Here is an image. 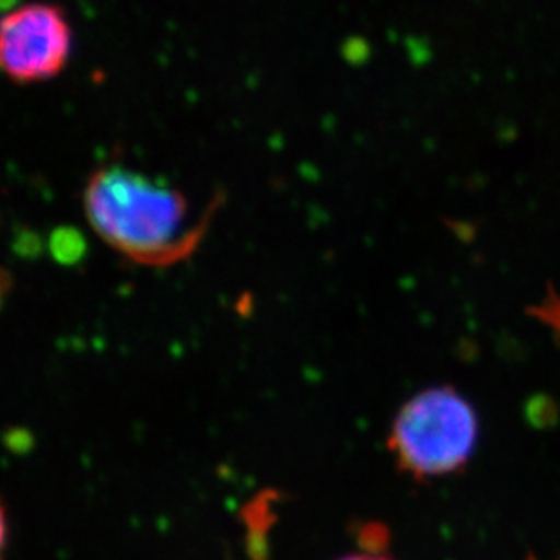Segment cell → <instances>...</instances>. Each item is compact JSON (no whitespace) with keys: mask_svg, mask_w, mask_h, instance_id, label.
Returning <instances> with one entry per match:
<instances>
[{"mask_svg":"<svg viewBox=\"0 0 560 560\" xmlns=\"http://www.w3.org/2000/svg\"><path fill=\"white\" fill-rule=\"evenodd\" d=\"M84 210L104 243L144 266L186 259L210 221L208 215L199 226L188 228L183 194L122 166L93 173L84 191Z\"/></svg>","mask_w":560,"mask_h":560,"instance_id":"obj_1","label":"cell"},{"mask_svg":"<svg viewBox=\"0 0 560 560\" xmlns=\"http://www.w3.org/2000/svg\"><path fill=\"white\" fill-rule=\"evenodd\" d=\"M479 442V417L452 386L424 389L395 417L388 450L397 466L417 480L466 468Z\"/></svg>","mask_w":560,"mask_h":560,"instance_id":"obj_2","label":"cell"},{"mask_svg":"<svg viewBox=\"0 0 560 560\" xmlns=\"http://www.w3.org/2000/svg\"><path fill=\"white\" fill-rule=\"evenodd\" d=\"M73 32L60 5H19L0 16V70L19 84L51 81L65 71Z\"/></svg>","mask_w":560,"mask_h":560,"instance_id":"obj_3","label":"cell"},{"mask_svg":"<svg viewBox=\"0 0 560 560\" xmlns=\"http://www.w3.org/2000/svg\"><path fill=\"white\" fill-rule=\"evenodd\" d=\"M49 252L60 265L73 266L86 254V243L73 228H59L49 238Z\"/></svg>","mask_w":560,"mask_h":560,"instance_id":"obj_4","label":"cell"},{"mask_svg":"<svg viewBox=\"0 0 560 560\" xmlns=\"http://www.w3.org/2000/svg\"><path fill=\"white\" fill-rule=\"evenodd\" d=\"M528 312L532 317L548 326L560 340V295L553 290V285H548L542 301L529 307Z\"/></svg>","mask_w":560,"mask_h":560,"instance_id":"obj_5","label":"cell"},{"mask_svg":"<svg viewBox=\"0 0 560 560\" xmlns=\"http://www.w3.org/2000/svg\"><path fill=\"white\" fill-rule=\"evenodd\" d=\"M5 534H8V526H5V512L2 504H0V560H2V553H4Z\"/></svg>","mask_w":560,"mask_h":560,"instance_id":"obj_6","label":"cell"},{"mask_svg":"<svg viewBox=\"0 0 560 560\" xmlns=\"http://www.w3.org/2000/svg\"><path fill=\"white\" fill-rule=\"evenodd\" d=\"M339 560H392L389 557L377 556L375 551L368 550L366 553H355V556L342 557Z\"/></svg>","mask_w":560,"mask_h":560,"instance_id":"obj_7","label":"cell"},{"mask_svg":"<svg viewBox=\"0 0 560 560\" xmlns=\"http://www.w3.org/2000/svg\"><path fill=\"white\" fill-rule=\"evenodd\" d=\"M19 2V0H0V11H8L15 10V4Z\"/></svg>","mask_w":560,"mask_h":560,"instance_id":"obj_8","label":"cell"}]
</instances>
